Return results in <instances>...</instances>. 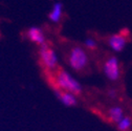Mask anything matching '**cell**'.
Listing matches in <instances>:
<instances>
[{
    "label": "cell",
    "mask_w": 132,
    "mask_h": 131,
    "mask_svg": "<svg viewBox=\"0 0 132 131\" xmlns=\"http://www.w3.org/2000/svg\"><path fill=\"white\" fill-rule=\"evenodd\" d=\"M56 83L60 89H62L64 91L71 92L75 95L81 93V91H82L81 84L65 70H60L58 72L57 78H56Z\"/></svg>",
    "instance_id": "obj_1"
},
{
    "label": "cell",
    "mask_w": 132,
    "mask_h": 131,
    "mask_svg": "<svg viewBox=\"0 0 132 131\" xmlns=\"http://www.w3.org/2000/svg\"><path fill=\"white\" fill-rule=\"evenodd\" d=\"M68 62H69L70 67L73 70L80 71L87 66L88 55L84 51V48H82L80 46H75L70 51V54L68 57Z\"/></svg>",
    "instance_id": "obj_2"
},
{
    "label": "cell",
    "mask_w": 132,
    "mask_h": 131,
    "mask_svg": "<svg viewBox=\"0 0 132 131\" xmlns=\"http://www.w3.org/2000/svg\"><path fill=\"white\" fill-rule=\"evenodd\" d=\"M39 55H40L41 62L43 63V65L47 69L54 70V69L57 68V66H58L57 54L55 53V51L53 50V48L48 47V45L46 43L40 47Z\"/></svg>",
    "instance_id": "obj_3"
},
{
    "label": "cell",
    "mask_w": 132,
    "mask_h": 131,
    "mask_svg": "<svg viewBox=\"0 0 132 131\" xmlns=\"http://www.w3.org/2000/svg\"><path fill=\"white\" fill-rule=\"evenodd\" d=\"M104 72L110 81H117L120 78L121 69H120V63L117 57H110L106 60L104 64Z\"/></svg>",
    "instance_id": "obj_4"
},
{
    "label": "cell",
    "mask_w": 132,
    "mask_h": 131,
    "mask_svg": "<svg viewBox=\"0 0 132 131\" xmlns=\"http://www.w3.org/2000/svg\"><path fill=\"white\" fill-rule=\"evenodd\" d=\"M107 43L112 51H114L115 53H121L127 44V40L124 37V35L117 34L110 36L107 40Z\"/></svg>",
    "instance_id": "obj_5"
},
{
    "label": "cell",
    "mask_w": 132,
    "mask_h": 131,
    "mask_svg": "<svg viewBox=\"0 0 132 131\" xmlns=\"http://www.w3.org/2000/svg\"><path fill=\"white\" fill-rule=\"evenodd\" d=\"M27 37L32 43L38 44L40 46H42L46 43L45 42V36L43 34L42 29L40 27H37V26H31L30 28H28Z\"/></svg>",
    "instance_id": "obj_6"
},
{
    "label": "cell",
    "mask_w": 132,
    "mask_h": 131,
    "mask_svg": "<svg viewBox=\"0 0 132 131\" xmlns=\"http://www.w3.org/2000/svg\"><path fill=\"white\" fill-rule=\"evenodd\" d=\"M62 14H63V4L61 2H56L53 6L52 12L48 14V19L54 23H58L62 18Z\"/></svg>",
    "instance_id": "obj_7"
},
{
    "label": "cell",
    "mask_w": 132,
    "mask_h": 131,
    "mask_svg": "<svg viewBox=\"0 0 132 131\" xmlns=\"http://www.w3.org/2000/svg\"><path fill=\"white\" fill-rule=\"evenodd\" d=\"M60 101L62 102V104H64L65 106H75L77 104V97L73 93L68 92V91H64L62 93H60Z\"/></svg>",
    "instance_id": "obj_8"
},
{
    "label": "cell",
    "mask_w": 132,
    "mask_h": 131,
    "mask_svg": "<svg viewBox=\"0 0 132 131\" xmlns=\"http://www.w3.org/2000/svg\"><path fill=\"white\" fill-rule=\"evenodd\" d=\"M109 118L111 119L112 122H115V123H120L123 118H124V112H123V109L121 107H118V106H115V107H111L109 109Z\"/></svg>",
    "instance_id": "obj_9"
},
{
    "label": "cell",
    "mask_w": 132,
    "mask_h": 131,
    "mask_svg": "<svg viewBox=\"0 0 132 131\" xmlns=\"http://www.w3.org/2000/svg\"><path fill=\"white\" fill-rule=\"evenodd\" d=\"M131 119L130 118H128V117H124L123 118V120L119 123V125H118V127H119V129L121 130V131H126V130H128L130 127H131Z\"/></svg>",
    "instance_id": "obj_10"
},
{
    "label": "cell",
    "mask_w": 132,
    "mask_h": 131,
    "mask_svg": "<svg viewBox=\"0 0 132 131\" xmlns=\"http://www.w3.org/2000/svg\"><path fill=\"white\" fill-rule=\"evenodd\" d=\"M84 44H85V46L88 48V50H90V51H93V50H95L96 48V41L94 40V39H92V38H87L85 41H84Z\"/></svg>",
    "instance_id": "obj_11"
},
{
    "label": "cell",
    "mask_w": 132,
    "mask_h": 131,
    "mask_svg": "<svg viewBox=\"0 0 132 131\" xmlns=\"http://www.w3.org/2000/svg\"><path fill=\"white\" fill-rule=\"evenodd\" d=\"M108 96L111 97V99H114V97H117V90H114V89H109L108 92H107Z\"/></svg>",
    "instance_id": "obj_12"
}]
</instances>
